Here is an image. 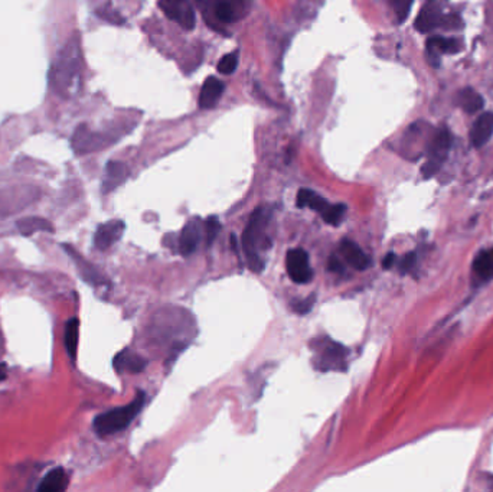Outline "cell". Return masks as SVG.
I'll list each match as a JSON object with an SVG mask.
<instances>
[{
    "label": "cell",
    "instance_id": "30",
    "mask_svg": "<svg viewBox=\"0 0 493 492\" xmlns=\"http://www.w3.org/2000/svg\"><path fill=\"white\" fill-rule=\"evenodd\" d=\"M315 302H316V295H310L309 298L293 302L292 303V309L299 315H306V313H309L312 311Z\"/></svg>",
    "mask_w": 493,
    "mask_h": 492
},
{
    "label": "cell",
    "instance_id": "13",
    "mask_svg": "<svg viewBox=\"0 0 493 492\" xmlns=\"http://www.w3.org/2000/svg\"><path fill=\"white\" fill-rule=\"evenodd\" d=\"M201 237H202V221L199 218H194L185 224L178 242V248L182 256H189V254H192L198 248L201 243Z\"/></svg>",
    "mask_w": 493,
    "mask_h": 492
},
{
    "label": "cell",
    "instance_id": "32",
    "mask_svg": "<svg viewBox=\"0 0 493 492\" xmlns=\"http://www.w3.org/2000/svg\"><path fill=\"white\" fill-rule=\"evenodd\" d=\"M328 268H329V271H333V273H344V271H345L344 262L339 259L336 254H332V256L329 257Z\"/></svg>",
    "mask_w": 493,
    "mask_h": 492
},
{
    "label": "cell",
    "instance_id": "33",
    "mask_svg": "<svg viewBox=\"0 0 493 492\" xmlns=\"http://www.w3.org/2000/svg\"><path fill=\"white\" fill-rule=\"evenodd\" d=\"M440 26L445 28H450V29H457L462 26V21L458 18L457 15H449V16H443V21H441Z\"/></svg>",
    "mask_w": 493,
    "mask_h": 492
},
{
    "label": "cell",
    "instance_id": "19",
    "mask_svg": "<svg viewBox=\"0 0 493 492\" xmlns=\"http://www.w3.org/2000/svg\"><path fill=\"white\" fill-rule=\"evenodd\" d=\"M68 484H70V477H68L66 471L58 466L45 475L37 489L39 492H61L68 488Z\"/></svg>",
    "mask_w": 493,
    "mask_h": 492
},
{
    "label": "cell",
    "instance_id": "28",
    "mask_svg": "<svg viewBox=\"0 0 493 492\" xmlns=\"http://www.w3.org/2000/svg\"><path fill=\"white\" fill-rule=\"evenodd\" d=\"M413 2L414 0H389L391 6H393V9L397 15L398 22H404L408 18V15H410L411 6H413Z\"/></svg>",
    "mask_w": 493,
    "mask_h": 492
},
{
    "label": "cell",
    "instance_id": "27",
    "mask_svg": "<svg viewBox=\"0 0 493 492\" xmlns=\"http://www.w3.org/2000/svg\"><path fill=\"white\" fill-rule=\"evenodd\" d=\"M346 211H348V207L345 206V203H335V206H332L331 211L328 212V215L325 217V221L331 226H339L342 223Z\"/></svg>",
    "mask_w": 493,
    "mask_h": 492
},
{
    "label": "cell",
    "instance_id": "26",
    "mask_svg": "<svg viewBox=\"0 0 493 492\" xmlns=\"http://www.w3.org/2000/svg\"><path fill=\"white\" fill-rule=\"evenodd\" d=\"M238 60H240V53H238V51H234V53L224 55L218 62V66H216L218 71L221 74H227V75L232 74L238 66Z\"/></svg>",
    "mask_w": 493,
    "mask_h": 492
},
{
    "label": "cell",
    "instance_id": "3",
    "mask_svg": "<svg viewBox=\"0 0 493 492\" xmlns=\"http://www.w3.org/2000/svg\"><path fill=\"white\" fill-rule=\"evenodd\" d=\"M78 77V60L73 49H65L50 73V82L61 95L70 93Z\"/></svg>",
    "mask_w": 493,
    "mask_h": 492
},
{
    "label": "cell",
    "instance_id": "34",
    "mask_svg": "<svg viewBox=\"0 0 493 492\" xmlns=\"http://www.w3.org/2000/svg\"><path fill=\"white\" fill-rule=\"evenodd\" d=\"M396 262H397L396 253H388L387 256L384 257V260H382V267H384L385 270H388V268H391V267H393V266L396 264Z\"/></svg>",
    "mask_w": 493,
    "mask_h": 492
},
{
    "label": "cell",
    "instance_id": "4",
    "mask_svg": "<svg viewBox=\"0 0 493 492\" xmlns=\"http://www.w3.org/2000/svg\"><path fill=\"white\" fill-rule=\"evenodd\" d=\"M450 146H452L450 131L447 129H440L434 134L433 140L430 142L429 152H427V161L421 169L424 178L430 179L431 176H434L438 172V169L441 167V165L445 163V161L447 158Z\"/></svg>",
    "mask_w": 493,
    "mask_h": 492
},
{
    "label": "cell",
    "instance_id": "29",
    "mask_svg": "<svg viewBox=\"0 0 493 492\" xmlns=\"http://www.w3.org/2000/svg\"><path fill=\"white\" fill-rule=\"evenodd\" d=\"M203 230H205L207 233V242H208V246H211L214 243V240L216 239V235L218 233L221 231V223H219V219L216 217H210L205 224H203Z\"/></svg>",
    "mask_w": 493,
    "mask_h": 492
},
{
    "label": "cell",
    "instance_id": "11",
    "mask_svg": "<svg viewBox=\"0 0 493 492\" xmlns=\"http://www.w3.org/2000/svg\"><path fill=\"white\" fill-rule=\"evenodd\" d=\"M348 354V349L333 341H325L323 344V349L320 352V361L317 363V368L320 370H344L345 367V357Z\"/></svg>",
    "mask_w": 493,
    "mask_h": 492
},
{
    "label": "cell",
    "instance_id": "24",
    "mask_svg": "<svg viewBox=\"0 0 493 492\" xmlns=\"http://www.w3.org/2000/svg\"><path fill=\"white\" fill-rule=\"evenodd\" d=\"M78 335H80V320L77 318H71L65 324L64 344H65V349H66L68 355H70L73 361H75V358H77Z\"/></svg>",
    "mask_w": 493,
    "mask_h": 492
},
{
    "label": "cell",
    "instance_id": "14",
    "mask_svg": "<svg viewBox=\"0 0 493 492\" xmlns=\"http://www.w3.org/2000/svg\"><path fill=\"white\" fill-rule=\"evenodd\" d=\"M147 361L142 357H139L138 354L131 352L130 349H123L118 352L114 360H113V365L115 368L117 372H131V374H139L145 368H146Z\"/></svg>",
    "mask_w": 493,
    "mask_h": 492
},
{
    "label": "cell",
    "instance_id": "12",
    "mask_svg": "<svg viewBox=\"0 0 493 492\" xmlns=\"http://www.w3.org/2000/svg\"><path fill=\"white\" fill-rule=\"evenodd\" d=\"M443 16V6H441L440 0H430V2L420 10L414 26L418 32L427 33L441 25Z\"/></svg>",
    "mask_w": 493,
    "mask_h": 492
},
{
    "label": "cell",
    "instance_id": "36",
    "mask_svg": "<svg viewBox=\"0 0 493 492\" xmlns=\"http://www.w3.org/2000/svg\"><path fill=\"white\" fill-rule=\"evenodd\" d=\"M3 351V338H2V332H0V352Z\"/></svg>",
    "mask_w": 493,
    "mask_h": 492
},
{
    "label": "cell",
    "instance_id": "23",
    "mask_svg": "<svg viewBox=\"0 0 493 492\" xmlns=\"http://www.w3.org/2000/svg\"><path fill=\"white\" fill-rule=\"evenodd\" d=\"M473 271L482 280L493 279V248L482 250L473 262Z\"/></svg>",
    "mask_w": 493,
    "mask_h": 492
},
{
    "label": "cell",
    "instance_id": "25",
    "mask_svg": "<svg viewBox=\"0 0 493 492\" xmlns=\"http://www.w3.org/2000/svg\"><path fill=\"white\" fill-rule=\"evenodd\" d=\"M485 101L481 94L473 89H465L458 93V106H461L467 114H474L483 109Z\"/></svg>",
    "mask_w": 493,
    "mask_h": 492
},
{
    "label": "cell",
    "instance_id": "21",
    "mask_svg": "<svg viewBox=\"0 0 493 492\" xmlns=\"http://www.w3.org/2000/svg\"><path fill=\"white\" fill-rule=\"evenodd\" d=\"M129 172L126 165H123L122 162H110L106 167V178L103 181V192H111L113 190H115L118 185H122L126 178H127Z\"/></svg>",
    "mask_w": 493,
    "mask_h": 492
},
{
    "label": "cell",
    "instance_id": "18",
    "mask_svg": "<svg viewBox=\"0 0 493 492\" xmlns=\"http://www.w3.org/2000/svg\"><path fill=\"white\" fill-rule=\"evenodd\" d=\"M341 253L348 264H351L355 270L364 271L371 266V259L364 253V250L351 240H344L341 243Z\"/></svg>",
    "mask_w": 493,
    "mask_h": 492
},
{
    "label": "cell",
    "instance_id": "5",
    "mask_svg": "<svg viewBox=\"0 0 493 492\" xmlns=\"http://www.w3.org/2000/svg\"><path fill=\"white\" fill-rule=\"evenodd\" d=\"M287 273L295 283L306 284L313 280V270L309 263V254L303 248H293L287 251L286 256Z\"/></svg>",
    "mask_w": 493,
    "mask_h": 492
},
{
    "label": "cell",
    "instance_id": "8",
    "mask_svg": "<svg viewBox=\"0 0 493 492\" xmlns=\"http://www.w3.org/2000/svg\"><path fill=\"white\" fill-rule=\"evenodd\" d=\"M250 0H218L214 5L215 18L223 24H235L247 16Z\"/></svg>",
    "mask_w": 493,
    "mask_h": 492
},
{
    "label": "cell",
    "instance_id": "35",
    "mask_svg": "<svg viewBox=\"0 0 493 492\" xmlns=\"http://www.w3.org/2000/svg\"><path fill=\"white\" fill-rule=\"evenodd\" d=\"M8 377V367L5 363H0V381H5Z\"/></svg>",
    "mask_w": 493,
    "mask_h": 492
},
{
    "label": "cell",
    "instance_id": "22",
    "mask_svg": "<svg viewBox=\"0 0 493 492\" xmlns=\"http://www.w3.org/2000/svg\"><path fill=\"white\" fill-rule=\"evenodd\" d=\"M16 227H18L19 233L24 234L25 237H29L39 231H46V233H54L55 228L48 221L46 218L42 217H25L16 221Z\"/></svg>",
    "mask_w": 493,
    "mask_h": 492
},
{
    "label": "cell",
    "instance_id": "1",
    "mask_svg": "<svg viewBox=\"0 0 493 492\" xmlns=\"http://www.w3.org/2000/svg\"><path fill=\"white\" fill-rule=\"evenodd\" d=\"M270 219V208H256V211L251 214L243 234V248L247 259V266L254 273H261L266 268V262L261 257V251H266L271 247V242L267 235Z\"/></svg>",
    "mask_w": 493,
    "mask_h": 492
},
{
    "label": "cell",
    "instance_id": "17",
    "mask_svg": "<svg viewBox=\"0 0 493 492\" xmlns=\"http://www.w3.org/2000/svg\"><path fill=\"white\" fill-rule=\"evenodd\" d=\"M296 203L299 208H310L319 212L323 219H325V217L332 208V203L328 199H325L310 190H300L296 198Z\"/></svg>",
    "mask_w": 493,
    "mask_h": 492
},
{
    "label": "cell",
    "instance_id": "7",
    "mask_svg": "<svg viewBox=\"0 0 493 492\" xmlns=\"http://www.w3.org/2000/svg\"><path fill=\"white\" fill-rule=\"evenodd\" d=\"M38 192L33 191L32 188L28 190H8V191H0V215L6 214H13L18 212L37 199Z\"/></svg>",
    "mask_w": 493,
    "mask_h": 492
},
{
    "label": "cell",
    "instance_id": "31",
    "mask_svg": "<svg viewBox=\"0 0 493 492\" xmlns=\"http://www.w3.org/2000/svg\"><path fill=\"white\" fill-rule=\"evenodd\" d=\"M414 264H416V253H407L400 263L401 275L408 273V271L414 267Z\"/></svg>",
    "mask_w": 493,
    "mask_h": 492
},
{
    "label": "cell",
    "instance_id": "20",
    "mask_svg": "<svg viewBox=\"0 0 493 492\" xmlns=\"http://www.w3.org/2000/svg\"><path fill=\"white\" fill-rule=\"evenodd\" d=\"M462 51V42L456 38L434 37L427 41L429 58L436 60L438 54H457Z\"/></svg>",
    "mask_w": 493,
    "mask_h": 492
},
{
    "label": "cell",
    "instance_id": "6",
    "mask_svg": "<svg viewBox=\"0 0 493 492\" xmlns=\"http://www.w3.org/2000/svg\"><path fill=\"white\" fill-rule=\"evenodd\" d=\"M163 13L185 29H194L195 12L189 0H159Z\"/></svg>",
    "mask_w": 493,
    "mask_h": 492
},
{
    "label": "cell",
    "instance_id": "16",
    "mask_svg": "<svg viewBox=\"0 0 493 492\" xmlns=\"http://www.w3.org/2000/svg\"><path fill=\"white\" fill-rule=\"evenodd\" d=\"M224 93V84L221 82L218 78L215 77H210L207 78V81L203 82V86L201 89V94H199V100L198 104L201 109L208 110L216 106V103L219 101V98L223 97Z\"/></svg>",
    "mask_w": 493,
    "mask_h": 492
},
{
    "label": "cell",
    "instance_id": "15",
    "mask_svg": "<svg viewBox=\"0 0 493 492\" xmlns=\"http://www.w3.org/2000/svg\"><path fill=\"white\" fill-rule=\"evenodd\" d=\"M493 134V113L486 111L478 117V120L474 122L472 131H470V140L474 147H482L489 142Z\"/></svg>",
    "mask_w": 493,
    "mask_h": 492
},
{
    "label": "cell",
    "instance_id": "2",
    "mask_svg": "<svg viewBox=\"0 0 493 492\" xmlns=\"http://www.w3.org/2000/svg\"><path fill=\"white\" fill-rule=\"evenodd\" d=\"M145 400H146V394L140 392L127 406L115 407V409H111L103 414H98L94 419V425H93L95 433L103 437L124 430L134 420V417L138 416L143 409Z\"/></svg>",
    "mask_w": 493,
    "mask_h": 492
},
{
    "label": "cell",
    "instance_id": "10",
    "mask_svg": "<svg viewBox=\"0 0 493 492\" xmlns=\"http://www.w3.org/2000/svg\"><path fill=\"white\" fill-rule=\"evenodd\" d=\"M62 248L65 250L68 256L74 260L82 280H86L87 283H90L93 286H103V284L109 283L107 277L101 273V271L95 266H93L90 262L84 259L81 254H78L74 247L68 246V244H62Z\"/></svg>",
    "mask_w": 493,
    "mask_h": 492
},
{
    "label": "cell",
    "instance_id": "9",
    "mask_svg": "<svg viewBox=\"0 0 493 492\" xmlns=\"http://www.w3.org/2000/svg\"><path fill=\"white\" fill-rule=\"evenodd\" d=\"M124 230L126 224L120 219H111V221L98 226L94 234V246L101 251L109 250L122 239Z\"/></svg>",
    "mask_w": 493,
    "mask_h": 492
}]
</instances>
